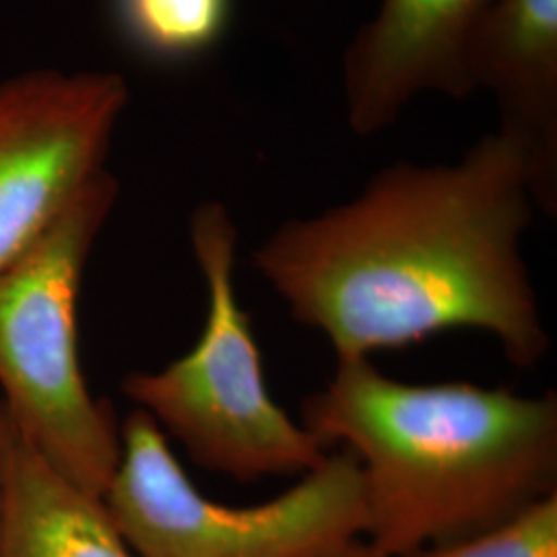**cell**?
I'll use <instances>...</instances> for the list:
<instances>
[{
	"instance_id": "cell-1",
	"label": "cell",
	"mask_w": 557,
	"mask_h": 557,
	"mask_svg": "<svg viewBox=\"0 0 557 557\" xmlns=\"http://www.w3.org/2000/svg\"><path fill=\"white\" fill-rule=\"evenodd\" d=\"M535 209L520 151L492 133L460 160L398 161L354 199L285 221L252 264L337 359L473 329L533 370L552 347L522 257Z\"/></svg>"
},
{
	"instance_id": "cell-2",
	"label": "cell",
	"mask_w": 557,
	"mask_h": 557,
	"mask_svg": "<svg viewBox=\"0 0 557 557\" xmlns=\"http://www.w3.org/2000/svg\"><path fill=\"white\" fill-rule=\"evenodd\" d=\"M304 428L358 458L363 539L407 557L494 529L557 494L556 393L409 384L337 359L304 400Z\"/></svg>"
},
{
	"instance_id": "cell-3",
	"label": "cell",
	"mask_w": 557,
	"mask_h": 557,
	"mask_svg": "<svg viewBox=\"0 0 557 557\" xmlns=\"http://www.w3.org/2000/svg\"><path fill=\"white\" fill-rule=\"evenodd\" d=\"M116 193V180L101 172L0 271L2 409L57 473L98 498L119 467L122 444L110 407L91 397L81 372L77 298Z\"/></svg>"
},
{
	"instance_id": "cell-4",
	"label": "cell",
	"mask_w": 557,
	"mask_h": 557,
	"mask_svg": "<svg viewBox=\"0 0 557 557\" xmlns=\"http://www.w3.org/2000/svg\"><path fill=\"white\" fill-rule=\"evenodd\" d=\"M190 242L209 301L199 341L163 370L131 374L122 391L209 471L244 483L314 471L331 453L269 393L252 320L236 292L238 227L230 211L200 205Z\"/></svg>"
},
{
	"instance_id": "cell-5",
	"label": "cell",
	"mask_w": 557,
	"mask_h": 557,
	"mask_svg": "<svg viewBox=\"0 0 557 557\" xmlns=\"http://www.w3.org/2000/svg\"><path fill=\"white\" fill-rule=\"evenodd\" d=\"M103 504L137 557H314L366 533L358 458L331 453L294 487L257 506L202 496L143 409L120 428Z\"/></svg>"
},
{
	"instance_id": "cell-6",
	"label": "cell",
	"mask_w": 557,
	"mask_h": 557,
	"mask_svg": "<svg viewBox=\"0 0 557 557\" xmlns=\"http://www.w3.org/2000/svg\"><path fill=\"white\" fill-rule=\"evenodd\" d=\"M126 98L119 75H36L0 87V271L103 172Z\"/></svg>"
},
{
	"instance_id": "cell-7",
	"label": "cell",
	"mask_w": 557,
	"mask_h": 557,
	"mask_svg": "<svg viewBox=\"0 0 557 557\" xmlns=\"http://www.w3.org/2000/svg\"><path fill=\"white\" fill-rule=\"evenodd\" d=\"M492 0H379L349 44L343 91L351 131L379 135L423 94L465 100V57Z\"/></svg>"
},
{
	"instance_id": "cell-8",
	"label": "cell",
	"mask_w": 557,
	"mask_h": 557,
	"mask_svg": "<svg viewBox=\"0 0 557 557\" xmlns=\"http://www.w3.org/2000/svg\"><path fill=\"white\" fill-rule=\"evenodd\" d=\"M467 96L487 91L527 163L535 207L557 211V0H492L465 57Z\"/></svg>"
},
{
	"instance_id": "cell-9",
	"label": "cell",
	"mask_w": 557,
	"mask_h": 557,
	"mask_svg": "<svg viewBox=\"0 0 557 557\" xmlns=\"http://www.w3.org/2000/svg\"><path fill=\"white\" fill-rule=\"evenodd\" d=\"M0 557H137L103 499L57 473L0 405Z\"/></svg>"
},
{
	"instance_id": "cell-10",
	"label": "cell",
	"mask_w": 557,
	"mask_h": 557,
	"mask_svg": "<svg viewBox=\"0 0 557 557\" xmlns=\"http://www.w3.org/2000/svg\"><path fill=\"white\" fill-rule=\"evenodd\" d=\"M120 34L156 60L197 59L220 44L234 0H112Z\"/></svg>"
},
{
	"instance_id": "cell-11",
	"label": "cell",
	"mask_w": 557,
	"mask_h": 557,
	"mask_svg": "<svg viewBox=\"0 0 557 557\" xmlns=\"http://www.w3.org/2000/svg\"><path fill=\"white\" fill-rule=\"evenodd\" d=\"M407 557H557V494L494 529Z\"/></svg>"
},
{
	"instance_id": "cell-12",
	"label": "cell",
	"mask_w": 557,
	"mask_h": 557,
	"mask_svg": "<svg viewBox=\"0 0 557 557\" xmlns=\"http://www.w3.org/2000/svg\"><path fill=\"white\" fill-rule=\"evenodd\" d=\"M314 557H384L380 552H376L366 539H356V541H351V543H347V545H343V547H338V549H333V552H326V554H320V556Z\"/></svg>"
},
{
	"instance_id": "cell-13",
	"label": "cell",
	"mask_w": 557,
	"mask_h": 557,
	"mask_svg": "<svg viewBox=\"0 0 557 557\" xmlns=\"http://www.w3.org/2000/svg\"><path fill=\"white\" fill-rule=\"evenodd\" d=\"M0 517H2V467H0Z\"/></svg>"
}]
</instances>
